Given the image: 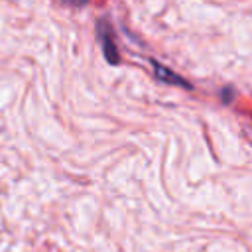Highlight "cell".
I'll return each instance as SVG.
<instances>
[{
    "mask_svg": "<svg viewBox=\"0 0 252 252\" xmlns=\"http://www.w3.org/2000/svg\"><path fill=\"white\" fill-rule=\"evenodd\" d=\"M63 2H67V4H75V6H79V4H85L87 0H63Z\"/></svg>",
    "mask_w": 252,
    "mask_h": 252,
    "instance_id": "3957f363",
    "label": "cell"
},
{
    "mask_svg": "<svg viewBox=\"0 0 252 252\" xmlns=\"http://www.w3.org/2000/svg\"><path fill=\"white\" fill-rule=\"evenodd\" d=\"M98 37H100V43H102V49H104V57L110 63H118L120 57H118V49H116V43H114V35H112V30L104 22L98 26Z\"/></svg>",
    "mask_w": 252,
    "mask_h": 252,
    "instance_id": "6da1fadb",
    "label": "cell"
},
{
    "mask_svg": "<svg viewBox=\"0 0 252 252\" xmlns=\"http://www.w3.org/2000/svg\"><path fill=\"white\" fill-rule=\"evenodd\" d=\"M154 71H156V77L163 83H169V85H179V87H185V89H191V83H187L183 77H179L177 73L169 71L167 67H163L161 63H156L154 61Z\"/></svg>",
    "mask_w": 252,
    "mask_h": 252,
    "instance_id": "7a4b0ae2",
    "label": "cell"
}]
</instances>
